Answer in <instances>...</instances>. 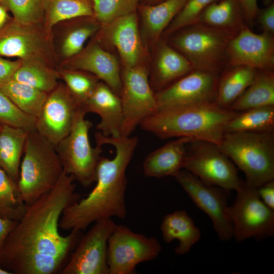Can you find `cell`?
Here are the masks:
<instances>
[{
  "instance_id": "cell-1",
  "label": "cell",
  "mask_w": 274,
  "mask_h": 274,
  "mask_svg": "<svg viewBox=\"0 0 274 274\" xmlns=\"http://www.w3.org/2000/svg\"><path fill=\"white\" fill-rule=\"evenodd\" d=\"M74 177L64 170L55 186L30 204L0 250V266L12 274H52L81 238V231H59L63 210L77 202Z\"/></svg>"
},
{
  "instance_id": "cell-2",
  "label": "cell",
  "mask_w": 274,
  "mask_h": 274,
  "mask_svg": "<svg viewBox=\"0 0 274 274\" xmlns=\"http://www.w3.org/2000/svg\"><path fill=\"white\" fill-rule=\"evenodd\" d=\"M95 139L97 145L113 146L115 156L112 159L100 156L95 187L86 197L69 205L62 212L59 225L63 230L81 231L100 219H123L126 216V170L137 147L138 138L104 136L98 131Z\"/></svg>"
},
{
  "instance_id": "cell-3",
  "label": "cell",
  "mask_w": 274,
  "mask_h": 274,
  "mask_svg": "<svg viewBox=\"0 0 274 274\" xmlns=\"http://www.w3.org/2000/svg\"><path fill=\"white\" fill-rule=\"evenodd\" d=\"M237 112L215 101L158 110L139 126L162 139L185 137L219 145L228 121Z\"/></svg>"
},
{
  "instance_id": "cell-4",
  "label": "cell",
  "mask_w": 274,
  "mask_h": 274,
  "mask_svg": "<svg viewBox=\"0 0 274 274\" xmlns=\"http://www.w3.org/2000/svg\"><path fill=\"white\" fill-rule=\"evenodd\" d=\"M63 171L55 147L36 129L28 131L17 182L24 203L30 204L51 190Z\"/></svg>"
},
{
  "instance_id": "cell-5",
  "label": "cell",
  "mask_w": 274,
  "mask_h": 274,
  "mask_svg": "<svg viewBox=\"0 0 274 274\" xmlns=\"http://www.w3.org/2000/svg\"><path fill=\"white\" fill-rule=\"evenodd\" d=\"M218 146L244 173L247 185L258 188L274 180L273 131L225 132Z\"/></svg>"
},
{
  "instance_id": "cell-6",
  "label": "cell",
  "mask_w": 274,
  "mask_h": 274,
  "mask_svg": "<svg viewBox=\"0 0 274 274\" xmlns=\"http://www.w3.org/2000/svg\"><path fill=\"white\" fill-rule=\"evenodd\" d=\"M179 30L170 44L187 58L193 70L219 76L228 65L227 46L234 35L201 23Z\"/></svg>"
},
{
  "instance_id": "cell-7",
  "label": "cell",
  "mask_w": 274,
  "mask_h": 274,
  "mask_svg": "<svg viewBox=\"0 0 274 274\" xmlns=\"http://www.w3.org/2000/svg\"><path fill=\"white\" fill-rule=\"evenodd\" d=\"M86 114L80 107L71 130L55 146L63 170L84 187L95 182L96 167L102 152L101 146H91L89 131L92 123L85 119Z\"/></svg>"
},
{
  "instance_id": "cell-8",
  "label": "cell",
  "mask_w": 274,
  "mask_h": 274,
  "mask_svg": "<svg viewBox=\"0 0 274 274\" xmlns=\"http://www.w3.org/2000/svg\"><path fill=\"white\" fill-rule=\"evenodd\" d=\"M183 169L226 191H236L244 183L232 161L218 145L209 142L192 141L189 143Z\"/></svg>"
},
{
  "instance_id": "cell-9",
  "label": "cell",
  "mask_w": 274,
  "mask_h": 274,
  "mask_svg": "<svg viewBox=\"0 0 274 274\" xmlns=\"http://www.w3.org/2000/svg\"><path fill=\"white\" fill-rule=\"evenodd\" d=\"M233 203L227 206V215L232 222L233 237L238 242L254 238L261 240L274 235V210L260 198L257 188L245 182L236 191Z\"/></svg>"
},
{
  "instance_id": "cell-10",
  "label": "cell",
  "mask_w": 274,
  "mask_h": 274,
  "mask_svg": "<svg viewBox=\"0 0 274 274\" xmlns=\"http://www.w3.org/2000/svg\"><path fill=\"white\" fill-rule=\"evenodd\" d=\"M161 250V245L155 237L116 224L108 242L109 274L134 273L139 264L156 259Z\"/></svg>"
},
{
  "instance_id": "cell-11",
  "label": "cell",
  "mask_w": 274,
  "mask_h": 274,
  "mask_svg": "<svg viewBox=\"0 0 274 274\" xmlns=\"http://www.w3.org/2000/svg\"><path fill=\"white\" fill-rule=\"evenodd\" d=\"M148 76V70L140 64L124 67L121 73L120 97L124 113L121 136H130L142 121L158 111Z\"/></svg>"
},
{
  "instance_id": "cell-12",
  "label": "cell",
  "mask_w": 274,
  "mask_h": 274,
  "mask_svg": "<svg viewBox=\"0 0 274 274\" xmlns=\"http://www.w3.org/2000/svg\"><path fill=\"white\" fill-rule=\"evenodd\" d=\"M116 226L111 218L95 222L81 236L62 274H109L108 242Z\"/></svg>"
},
{
  "instance_id": "cell-13",
  "label": "cell",
  "mask_w": 274,
  "mask_h": 274,
  "mask_svg": "<svg viewBox=\"0 0 274 274\" xmlns=\"http://www.w3.org/2000/svg\"><path fill=\"white\" fill-rule=\"evenodd\" d=\"M194 204L210 218L220 239L233 236V225L227 213V199L221 188L214 187L182 169L175 176Z\"/></svg>"
},
{
  "instance_id": "cell-14",
  "label": "cell",
  "mask_w": 274,
  "mask_h": 274,
  "mask_svg": "<svg viewBox=\"0 0 274 274\" xmlns=\"http://www.w3.org/2000/svg\"><path fill=\"white\" fill-rule=\"evenodd\" d=\"M80 108L65 85L58 84L48 93L35 129L55 147L71 130Z\"/></svg>"
},
{
  "instance_id": "cell-15",
  "label": "cell",
  "mask_w": 274,
  "mask_h": 274,
  "mask_svg": "<svg viewBox=\"0 0 274 274\" xmlns=\"http://www.w3.org/2000/svg\"><path fill=\"white\" fill-rule=\"evenodd\" d=\"M219 76L193 70L155 92L158 110L215 101Z\"/></svg>"
},
{
  "instance_id": "cell-16",
  "label": "cell",
  "mask_w": 274,
  "mask_h": 274,
  "mask_svg": "<svg viewBox=\"0 0 274 274\" xmlns=\"http://www.w3.org/2000/svg\"><path fill=\"white\" fill-rule=\"evenodd\" d=\"M227 65H244L258 71H273L274 35L256 33L245 23L229 41Z\"/></svg>"
},
{
  "instance_id": "cell-17",
  "label": "cell",
  "mask_w": 274,
  "mask_h": 274,
  "mask_svg": "<svg viewBox=\"0 0 274 274\" xmlns=\"http://www.w3.org/2000/svg\"><path fill=\"white\" fill-rule=\"evenodd\" d=\"M87 113L97 114L100 118L96 129L103 136H121L124 113L120 96L103 82H99L82 107Z\"/></svg>"
},
{
  "instance_id": "cell-18",
  "label": "cell",
  "mask_w": 274,
  "mask_h": 274,
  "mask_svg": "<svg viewBox=\"0 0 274 274\" xmlns=\"http://www.w3.org/2000/svg\"><path fill=\"white\" fill-rule=\"evenodd\" d=\"M67 68L91 73L120 96L122 83L119 65L115 56L97 43L90 44L73 56Z\"/></svg>"
},
{
  "instance_id": "cell-19",
  "label": "cell",
  "mask_w": 274,
  "mask_h": 274,
  "mask_svg": "<svg viewBox=\"0 0 274 274\" xmlns=\"http://www.w3.org/2000/svg\"><path fill=\"white\" fill-rule=\"evenodd\" d=\"M102 26L106 38L117 50L124 66L139 64L144 48L136 13L120 17Z\"/></svg>"
},
{
  "instance_id": "cell-20",
  "label": "cell",
  "mask_w": 274,
  "mask_h": 274,
  "mask_svg": "<svg viewBox=\"0 0 274 274\" xmlns=\"http://www.w3.org/2000/svg\"><path fill=\"white\" fill-rule=\"evenodd\" d=\"M192 141L178 138L151 152L143 162L144 175L156 178L174 177L183 169L188 146Z\"/></svg>"
},
{
  "instance_id": "cell-21",
  "label": "cell",
  "mask_w": 274,
  "mask_h": 274,
  "mask_svg": "<svg viewBox=\"0 0 274 274\" xmlns=\"http://www.w3.org/2000/svg\"><path fill=\"white\" fill-rule=\"evenodd\" d=\"M164 241L170 243L178 240L175 249L177 255L188 253L200 239L201 232L192 219L183 210L177 211L164 216L160 225Z\"/></svg>"
},
{
  "instance_id": "cell-22",
  "label": "cell",
  "mask_w": 274,
  "mask_h": 274,
  "mask_svg": "<svg viewBox=\"0 0 274 274\" xmlns=\"http://www.w3.org/2000/svg\"><path fill=\"white\" fill-rule=\"evenodd\" d=\"M157 51L152 79L157 91L193 70L184 55L166 44L161 42Z\"/></svg>"
},
{
  "instance_id": "cell-23",
  "label": "cell",
  "mask_w": 274,
  "mask_h": 274,
  "mask_svg": "<svg viewBox=\"0 0 274 274\" xmlns=\"http://www.w3.org/2000/svg\"><path fill=\"white\" fill-rule=\"evenodd\" d=\"M257 70L244 65H227L218 77L215 101L229 109L253 80Z\"/></svg>"
},
{
  "instance_id": "cell-24",
  "label": "cell",
  "mask_w": 274,
  "mask_h": 274,
  "mask_svg": "<svg viewBox=\"0 0 274 274\" xmlns=\"http://www.w3.org/2000/svg\"><path fill=\"white\" fill-rule=\"evenodd\" d=\"M30 26L17 22L9 31L1 36L0 55L18 57L23 60L38 58L41 41Z\"/></svg>"
},
{
  "instance_id": "cell-25",
  "label": "cell",
  "mask_w": 274,
  "mask_h": 274,
  "mask_svg": "<svg viewBox=\"0 0 274 274\" xmlns=\"http://www.w3.org/2000/svg\"><path fill=\"white\" fill-rule=\"evenodd\" d=\"M27 133L7 125H2L0 130V167L17 184Z\"/></svg>"
},
{
  "instance_id": "cell-26",
  "label": "cell",
  "mask_w": 274,
  "mask_h": 274,
  "mask_svg": "<svg viewBox=\"0 0 274 274\" xmlns=\"http://www.w3.org/2000/svg\"><path fill=\"white\" fill-rule=\"evenodd\" d=\"M197 23L229 32L235 36L246 23L239 0H219L208 6Z\"/></svg>"
},
{
  "instance_id": "cell-27",
  "label": "cell",
  "mask_w": 274,
  "mask_h": 274,
  "mask_svg": "<svg viewBox=\"0 0 274 274\" xmlns=\"http://www.w3.org/2000/svg\"><path fill=\"white\" fill-rule=\"evenodd\" d=\"M274 106V72L258 71L251 84L229 109L241 112Z\"/></svg>"
},
{
  "instance_id": "cell-28",
  "label": "cell",
  "mask_w": 274,
  "mask_h": 274,
  "mask_svg": "<svg viewBox=\"0 0 274 274\" xmlns=\"http://www.w3.org/2000/svg\"><path fill=\"white\" fill-rule=\"evenodd\" d=\"M187 0H164L156 5L140 8L143 25L153 41H157Z\"/></svg>"
},
{
  "instance_id": "cell-29",
  "label": "cell",
  "mask_w": 274,
  "mask_h": 274,
  "mask_svg": "<svg viewBox=\"0 0 274 274\" xmlns=\"http://www.w3.org/2000/svg\"><path fill=\"white\" fill-rule=\"evenodd\" d=\"M274 106L237 112L227 123L225 132H272Z\"/></svg>"
},
{
  "instance_id": "cell-30",
  "label": "cell",
  "mask_w": 274,
  "mask_h": 274,
  "mask_svg": "<svg viewBox=\"0 0 274 274\" xmlns=\"http://www.w3.org/2000/svg\"><path fill=\"white\" fill-rule=\"evenodd\" d=\"M0 89L20 110L36 118L48 94L12 79L1 85Z\"/></svg>"
},
{
  "instance_id": "cell-31",
  "label": "cell",
  "mask_w": 274,
  "mask_h": 274,
  "mask_svg": "<svg viewBox=\"0 0 274 274\" xmlns=\"http://www.w3.org/2000/svg\"><path fill=\"white\" fill-rule=\"evenodd\" d=\"M58 73L35 58L23 60L12 79L48 93L58 85Z\"/></svg>"
},
{
  "instance_id": "cell-32",
  "label": "cell",
  "mask_w": 274,
  "mask_h": 274,
  "mask_svg": "<svg viewBox=\"0 0 274 274\" xmlns=\"http://www.w3.org/2000/svg\"><path fill=\"white\" fill-rule=\"evenodd\" d=\"M46 27L65 20L94 15L92 7L87 0H44Z\"/></svg>"
},
{
  "instance_id": "cell-33",
  "label": "cell",
  "mask_w": 274,
  "mask_h": 274,
  "mask_svg": "<svg viewBox=\"0 0 274 274\" xmlns=\"http://www.w3.org/2000/svg\"><path fill=\"white\" fill-rule=\"evenodd\" d=\"M26 209L17 184L0 167V216L18 221Z\"/></svg>"
},
{
  "instance_id": "cell-34",
  "label": "cell",
  "mask_w": 274,
  "mask_h": 274,
  "mask_svg": "<svg viewBox=\"0 0 274 274\" xmlns=\"http://www.w3.org/2000/svg\"><path fill=\"white\" fill-rule=\"evenodd\" d=\"M65 86L77 103L82 108L99 82V79L78 70H67L58 73Z\"/></svg>"
},
{
  "instance_id": "cell-35",
  "label": "cell",
  "mask_w": 274,
  "mask_h": 274,
  "mask_svg": "<svg viewBox=\"0 0 274 274\" xmlns=\"http://www.w3.org/2000/svg\"><path fill=\"white\" fill-rule=\"evenodd\" d=\"M93 14L102 25L135 13L139 0H92Z\"/></svg>"
},
{
  "instance_id": "cell-36",
  "label": "cell",
  "mask_w": 274,
  "mask_h": 274,
  "mask_svg": "<svg viewBox=\"0 0 274 274\" xmlns=\"http://www.w3.org/2000/svg\"><path fill=\"white\" fill-rule=\"evenodd\" d=\"M219 0H187L185 5L163 31L171 35L186 26L197 23L206 8L212 3Z\"/></svg>"
},
{
  "instance_id": "cell-37",
  "label": "cell",
  "mask_w": 274,
  "mask_h": 274,
  "mask_svg": "<svg viewBox=\"0 0 274 274\" xmlns=\"http://www.w3.org/2000/svg\"><path fill=\"white\" fill-rule=\"evenodd\" d=\"M36 118L20 110L0 89V123L22 128L35 129Z\"/></svg>"
},
{
  "instance_id": "cell-38",
  "label": "cell",
  "mask_w": 274,
  "mask_h": 274,
  "mask_svg": "<svg viewBox=\"0 0 274 274\" xmlns=\"http://www.w3.org/2000/svg\"><path fill=\"white\" fill-rule=\"evenodd\" d=\"M16 22L31 25L40 19L44 8V0H5Z\"/></svg>"
},
{
  "instance_id": "cell-39",
  "label": "cell",
  "mask_w": 274,
  "mask_h": 274,
  "mask_svg": "<svg viewBox=\"0 0 274 274\" xmlns=\"http://www.w3.org/2000/svg\"><path fill=\"white\" fill-rule=\"evenodd\" d=\"M96 23H89L78 26L68 32L62 45L63 55L73 57L79 53L87 39L98 29Z\"/></svg>"
},
{
  "instance_id": "cell-40",
  "label": "cell",
  "mask_w": 274,
  "mask_h": 274,
  "mask_svg": "<svg viewBox=\"0 0 274 274\" xmlns=\"http://www.w3.org/2000/svg\"><path fill=\"white\" fill-rule=\"evenodd\" d=\"M256 19H257L262 32L274 35V3L266 6L262 9H259Z\"/></svg>"
},
{
  "instance_id": "cell-41",
  "label": "cell",
  "mask_w": 274,
  "mask_h": 274,
  "mask_svg": "<svg viewBox=\"0 0 274 274\" xmlns=\"http://www.w3.org/2000/svg\"><path fill=\"white\" fill-rule=\"evenodd\" d=\"M247 24L253 25L256 19L259 9L257 0H239Z\"/></svg>"
},
{
  "instance_id": "cell-42",
  "label": "cell",
  "mask_w": 274,
  "mask_h": 274,
  "mask_svg": "<svg viewBox=\"0 0 274 274\" xmlns=\"http://www.w3.org/2000/svg\"><path fill=\"white\" fill-rule=\"evenodd\" d=\"M257 191L263 202L274 210V180L268 181L258 187Z\"/></svg>"
},
{
  "instance_id": "cell-43",
  "label": "cell",
  "mask_w": 274,
  "mask_h": 274,
  "mask_svg": "<svg viewBox=\"0 0 274 274\" xmlns=\"http://www.w3.org/2000/svg\"><path fill=\"white\" fill-rule=\"evenodd\" d=\"M21 64L20 61H12L0 57V86L12 79Z\"/></svg>"
},
{
  "instance_id": "cell-44",
  "label": "cell",
  "mask_w": 274,
  "mask_h": 274,
  "mask_svg": "<svg viewBox=\"0 0 274 274\" xmlns=\"http://www.w3.org/2000/svg\"><path fill=\"white\" fill-rule=\"evenodd\" d=\"M17 222V221L0 216V250L7 237L16 226Z\"/></svg>"
},
{
  "instance_id": "cell-45",
  "label": "cell",
  "mask_w": 274,
  "mask_h": 274,
  "mask_svg": "<svg viewBox=\"0 0 274 274\" xmlns=\"http://www.w3.org/2000/svg\"><path fill=\"white\" fill-rule=\"evenodd\" d=\"M7 17L6 11L3 7L0 6V28L7 21Z\"/></svg>"
},
{
  "instance_id": "cell-46",
  "label": "cell",
  "mask_w": 274,
  "mask_h": 274,
  "mask_svg": "<svg viewBox=\"0 0 274 274\" xmlns=\"http://www.w3.org/2000/svg\"><path fill=\"white\" fill-rule=\"evenodd\" d=\"M0 274H12L11 272L4 269L0 266Z\"/></svg>"
},
{
  "instance_id": "cell-47",
  "label": "cell",
  "mask_w": 274,
  "mask_h": 274,
  "mask_svg": "<svg viewBox=\"0 0 274 274\" xmlns=\"http://www.w3.org/2000/svg\"><path fill=\"white\" fill-rule=\"evenodd\" d=\"M273 2V0H264V3L266 6H267Z\"/></svg>"
},
{
  "instance_id": "cell-48",
  "label": "cell",
  "mask_w": 274,
  "mask_h": 274,
  "mask_svg": "<svg viewBox=\"0 0 274 274\" xmlns=\"http://www.w3.org/2000/svg\"><path fill=\"white\" fill-rule=\"evenodd\" d=\"M2 124L0 123V130L2 128Z\"/></svg>"
},
{
  "instance_id": "cell-49",
  "label": "cell",
  "mask_w": 274,
  "mask_h": 274,
  "mask_svg": "<svg viewBox=\"0 0 274 274\" xmlns=\"http://www.w3.org/2000/svg\"><path fill=\"white\" fill-rule=\"evenodd\" d=\"M150 1H162H162H163L164 0H150Z\"/></svg>"
}]
</instances>
